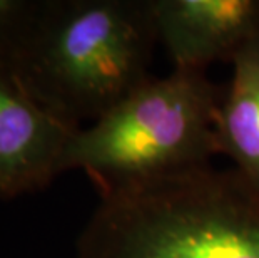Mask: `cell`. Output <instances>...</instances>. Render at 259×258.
<instances>
[{"instance_id":"obj_1","label":"cell","mask_w":259,"mask_h":258,"mask_svg":"<svg viewBox=\"0 0 259 258\" xmlns=\"http://www.w3.org/2000/svg\"><path fill=\"white\" fill-rule=\"evenodd\" d=\"M74 258H259V193L212 163L106 191Z\"/></svg>"},{"instance_id":"obj_2","label":"cell","mask_w":259,"mask_h":258,"mask_svg":"<svg viewBox=\"0 0 259 258\" xmlns=\"http://www.w3.org/2000/svg\"><path fill=\"white\" fill-rule=\"evenodd\" d=\"M149 0H40L14 69L27 92L84 128L151 78Z\"/></svg>"},{"instance_id":"obj_3","label":"cell","mask_w":259,"mask_h":258,"mask_svg":"<svg viewBox=\"0 0 259 258\" xmlns=\"http://www.w3.org/2000/svg\"><path fill=\"white\" fill-rule=\"evenodd\" d=\"M224 87L206 70L151 76L102 118L80 128L62 173H85L97 195L132 183L206 166L219 155L216 119Z\"/></svg>"},{"instance_id":"obj_4","label":"cell","mask_w":259,"mask_h":258,"mask_svg":"<svg viewBox=\"0 0 259 258\" xmlns=\"http://www.w3.org/2000/svg\"><path fill=\"white\" fill-rule=\"evenodd\" d=\"M79 129L38 104L14 65L0 62V201L38 193L62 174Z\"/></svg>"},{"instance_id":"obj_5","label":"cell","mask_w":259,"mask_h":258,"mask_svg":"<svg viewBox=\"0 0 259 258\" xmlns=\"http://www.w3.org/2000/svg\"><path fill=\"white\" fill-rule=\"evenodd\" d=\"M172 69L207 70L231 60L259 32V0H149Z\"/></svg>"},{"instance_id":"obj_6","label":"cell","mask_w":259,"mask_h":258,"mask_svg":"<svg viewBox=\"0 0 259 258\" xmlns=\"http://www.w3.org/2000/svg\"><path fill=\"white\" fill-rule=\"evenodd\" d=\"M231 64L233 76L216 119L219 155L228 156L259 193V32Z\"/></svg>"},{"instance_id":"obj_7","label":"cell","mask_w":259,"mask_h":258,"mask_svg":"<svg viewBox=\"0 0 259 258\" xmlns=\"http://www.w3.org/2000/svg\"><path fill=\"white\" fill-rule=\"evenodd\" d=\"M38 7L40 0H0V62L14 65Z\"/></svg>"}]
</instances>
